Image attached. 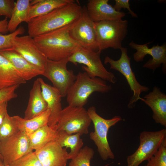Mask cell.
Wrapping results in <instances>:
<instances>
[{
    "mask_svg": "<svg viewBox=\"0 0 166 166\" xmlns=\"http://www.w3.org/2000/svg\"><path fill=\"white\" fill-rule=\"evenodd\" d=\"M82 7L75 0L42 16L29 20V35L34 38L76 22L80 17Z\"/></svg>",
    "mask_w": 166,
    "mask_h": 166,
    "instance_id": "6da1fadb",
    "label": "cell"
},
{
    "mask_svg": "<svg viewBox=\"0 0 166 166\" xmlns=\"http://www.w3.org/2000/svg\"><path fill=\"white\" fill-rule=\"evenodd\" d=\"M74 23L33 38L48 60L58 61L69 58L81 47L69 34Z\"/></svg>",
    "mask_w": 166,
    "mask_h": 166,
    "instance_id": "7a4b0ae2",
    "label": "cell"
},
{
    "mask_svg": "<svg viewBox=\"0 0 166 166\" xmlns=\"http://www.w3.org/2000/svg\"><path fill=\"white\" fill-rule=\"evenodd\" d=\"M112 89L106 81L96 77L91 78L87 73L79 72L66 95V101L69 105L83 107L86 104L90 96L95 92L106 93Z\"/></svg>",
    "mask_w": 166,
    "mask_h": 166,
    "instance_id": "3957f363",
    "label": "cell"
},
{
    "mask_svg": "<svg viewBox=\"0 0 166 166\" xmlns=\"http://www.w3.org/2000/svg\"><path fill=\"white\" fill-rule=\"evenodd\" d=\"M128 22L121 18L94 22L98 51L111 48L120 49L127 35Z\"/></svg>",
    "mask_w": 166,
    "mask_h": 166,
    "instance_id": "277c9868",
    "label": "cell"
},
{
    "mask_svg": "<svg viewBox=\"0 0 166 166\" xmlns=\"http://www.w3.org/2000/svg\"><path fill=\"white\" fill-rule=\"evenodd\" d=\"M88 114L94 125V131L89 134L90 139L97 148L101 159L104 160L113 159L115 156L109 146L107 135L109 129L122 120L120 116H116L109 119H105L98 115L94 106L87 110Z\"/></svg>",
    "mask_w": 166,
    "mask_h": 166,
    "instance_id": "5b68a950",
    "label": "cell"
},
{
    "mask_svg": "<svg viewBox=\"0 0 166 166\" xmlns=\"http://www.w3.org/2000/svg\"><path fill=\"white\" fill-rule=\"evenodd\" d=\"M101 52L81 47L68 58V61L75 65L83 64L82 70L91 78L97 77L115 84L117 79L104 66L101 59Z\"/></svg>",
    "mask_w": 166,
    "mask_h": 166,
    "instance_id": "8992f818",
    "label": "cell"
},
{
    "mask_svg": "<svg viewBox=\"0 0 166 166\" xmlns=\"http://www.w3.org/2000/svg\"><path fill=\"white\" fill-rule=\"evenodd\" d=\"M91 122L87 110L84 107L68 105L62 109L56 129L69 134L79 133L81 136L89 133Z\"/></svg>",
    "mask_w": 166,
    "mask_h": 166,
    "instance_id": "52a82bcc",
    "label": "cell"
},
{
    "mask_svg": "<svg viewBox=\"0 0 166 166\" xmlns=\"http://www.w3.org/2000/svg\"><path fill=\"white\" fill-rule=\"evenodd\" d=\"M120 49L121 55L118 60H115L107 56L105 58L104 63L109 64L110 69L118 71L125 77L133 92V95L128 105V108H132L134 107L135 103L140 100L141 93L148 91L149 89L148 87L141 85L136 79L131 67V58L128 55L127 48L122 47Z\"/></svg>",
    "mask_w": 166,
    "mask_h": 166,
    "instance_id": "ba28073f",
    "label": "cell"
},
{
    "mask_svg": "<svg viewBox=\"0 0 166 166\" xmlns=\"http://www.w3.org/2000/svg\"><path fill=\"white\" fill-rule=\"evenodd\" d=\"M166 137V129L156 131H144L139 136V146L134 153L127 158L126 166H139L150 158L157 150Z\"/></svg>",
    "mask_w": 166,
    "mask_h": 166,
    "instance_id": "9c48e42d",
    "label": "cell"
},
{
    "mask_svg": "<svg viewBox=\"0 0 166 166\" xmlns=\"http://www.w3.org/2000/svg\"><path fill=\"white\" fill-rule=\"evenodd\" d=\"M68 58L58 61L48 60L42 75L51 82L53 86L59 92L62 97L66 96L76 78L73 71L67 69Z\"/></svg>",
    "mask_w": 166,
    "mask_h": 166,
    "instance_id": "30bf717a",
    "label": "cell"
},
{
    "mask_svg": "<svg viewBox=\"0 0 166 166\" xmlns=\"http://www.w3.org/2000/svg\"><path fill=\"white\" fill-rule=\"evenodd\" d=\"M69 34L81 47L98 51L94 22L89 17L86 6L82 7V14L70 28Z\"/></svg>",
    "mask_w": 166,
    "mask_h": 166,
    "instance_id": "8fae6325",
    "label": "cell"
},
{
    "mask_svg": "<svg viewBox=\"0 0 166 166\" xmlns=\"http://www.w3.org/2000/svg\"><path fill=\"white\" fill-rule=\"evenodd\" d=\"M28 136L19 131L0 141V153L4 166H6L33 151Z\"/></svg>",
    "mask_w": 166,
    "mask_h": 166,
    "instance_id": "7c38bea8",
    "label": "cell"
},
{
    "mask_svg": "<svg viewBox=\"0 0 166 166\" xmlns=\"http://www.w3.org/2000/svg\"><path fill=\"white\" fill-rule=\"evenodd\" d=\"M152 42L144 44H139L131 41L129 45L132 49L136 50L133 54L134 61L138 62L143 61L145 56L149 54L152 57L143 65L144 68L153 70L154 71L162 64V70L165 74L166 70V44L161 45L158 44L149 48L148 45Z\"/></svg>",
    "mask_w": 166,
    "mask_h": 166,
    "instance_id": "4fadbf2b",
    "label": "cell"
},
{
    "mask_svg": "<svg viewBox=\"0 0 166 166\" xmlns=\"http://www.w3.org/2000/svg\"><path fill=\"white\" fill-rule=\"evenodd\" d=\"M11 48L30 64L44 71L48 59L39 49L33 38L29 35L17 36Z\"/></svg>",
    "mask_w": 166,
    "mask_h": 166,
    "instance_id": "5bb4252c",
    "label": "cell"
},
{
    "mask_svg": "<svg viewBox=\"0 0 166 166\" xmlns=\"http://www.w3.org/2000/svg\"><path fill=\"white\" fill-rule=\"evenodd\" d=\"M34 152L42 166H66L68 152L56 141L50 142Z\"/></svg>",
    "mask_w": 166,
    "mask_h": 166,
    "instance_id": "9a60e30c",
    "label": "cell"
},
{
    "mask_svg": "<svg viewBox=\"0 0 166 166\" xmlns=\"http://www.w3.org/2000/svg\"><path fill=\"white\" fill-rule=\"evenodd\" d=\"M0 54L10 62L20 76L28 81L39 75L44 71L31 64L11 48L0 50Z\"/></svg>",
    "mask_w": 166,
    "mask_h": 166,
    "instance_id": "2e32d148",
    "label": "cell"
},
{
    "mask_svg": "<svg viewBox=\"0 0 166 166\" xmlns=\"http://www.w3.org/2000/svg\"><path fill=\"white\" fill-rule=\"evenodd\" d=\"M39 79L42 95L47 103L48 108L50 111L47 125L56 129V126L62 110L61 103L62 97L56 88L45 82L42 78H39Z\"/></svg>",
    "mask_w": 166,
    "mask_h": 166,
    "instance_id": "e0dca14e",
    "label": "cell"
},
{
    "mask_svg": "<svg viewBox=\"0 0 166 166\" xmlns=\"http://www.w3.org/2000/svg\"><path fill=\"white\" fill-rule=\"evenodd\" d=\"M109 0H89L86 6L88 14L94 22L122 18L125 13L116 11Z\"/></svg>",
    "mask_w": 166,
    "mask_h": 166,
    "instance_id": "ac0fdd59",
    "label": "cell"
},
{
    "mask_svg": "<svg viewBox=\"0 0 166 166\" xmlns=\"http://www.w3.org/2000/svg\"><path fill=\"white\" fill-rule=\"evenodd\" d=\"M140 100L149 107L152 113V117L155 123L166 127V95L160 88L155 86L152 91Z\"/></svg>",
    "mask_w": 166,
    "mask_h": 166,
    "instance_id": "d6986e66",
    "label": "cell"
},
{
    "mask_svg": "<svg viewBox=\"0 0 166 166\" xmlns=\"http://www.w3.org/2000/svg\"><path fill=\"white\" fill-rule=\"evenodd\" d=\"M48 108L47 105L42 95L39 78L35 80L30 92L27 106L23 118L29 120L41 114Z\"/></svg>",
    "mask_w": 166,
    "mask_h": 166,
    "instance_id": "ffe728a7",
    "label": "cell"
},
{
    "mask_svg": "<svg viewBox=\"0 0 166 166\" xmlns=\"http://www.w3.org/2000/svg\"><path fill=\"white\" fill-rule=\"evenodd\" d=\"M73 0H30L26 21L27 23L33 18L45 15L58 8L74 2Z\"/></svg>",
    "mask_w": 166,
    "mask_h": 166,
    "instance_id": "44dd1931",
    "label": "cell"
},
{
    "mask_svg": "<svg viewBox=\"0 0 166 166\" xmlns=\"http://www.w3.org/2000/svg\"><path fill=\"white\" fill-rule=\"evenodd\" d=\"M26 83L9 60L0 54V89Z\"/></svg>",
    "mask_w": 166,
    "mask_h": 166,
    "instance_id": "7402d4cb",
    "label": "cell"
},
{
    "mask_svg": "<svg viewBox=\"0 0 166 166\" xmlns=\"http://www.w3.org/2000/svg\"><path fill=\"white\" fill-rule=\"evenodd\" d=\"M50 114V110L47 108L40 115L30 119L26 120L18 116L12 117L19 131L28 135L47 125Z\"/></svg>",
    "mask_w": 166,
    "mask_h": 166,
    "instance_id": "603a6c76",
    "label": "cell"
},
{
    "mask_svg": "<svg viewBox=\"0 0 166 166\" xmlns=\"http://www.w3.org/2000/svg\"><path fill=\"white\" fill-rule=\"evenodd\" d=\"M58 133V130L47 124L28 136L32 148L36 150L50 142L56 141Z\"/></svg>",
    "mask_w": 166,
    "mask_h": 166,
    "instance_id": "cb8c5ba5",
    "label": "cell"
},
{
    "mask_svg": "<svg viewBox=\"0 0 166 166\" xmlns=\"http://www.w3.org/2000/svg\"><path fill=\"white\" fill-rule=\"evenodd\" d=\"M59 131L57 141L62 147L69 148L70 151L68 153V160L75 157L83 148L84 142L79 133L69 134L62 131Z\"/></svg>",
    "mask_w": 166,
    "mask_h": 166,
    "instance_id": "d4e9b609",
    "label": "cell"
},
{
    "mask_svg": "<svg viewBox=\"0 0 166 166\" xmlns=\"http://www.w3.org/2000/svg\"><path fill=\"white\" fill-rule=\"evenodd\" d=\"M30 0H17L15 3L12 14L8 22L9 32L15 31L22 22H26L30 6Z\"/></svg>",
    "mask_w": 166,
    "mask_h": 166,
    "instance_id": "484cf974",
    "label": "cell"
},
{
    "mask_svg": "<svg viewBox=\"0 0 166 166\" xmlns=\"http://www.w3.org/2000/svg\"><path fill=\"white\" fill-rule=\"evenodd\" d=\"M94 154L93 150L88 146L82 148L78 154L71 159L69 166H90Z\"/></svg>",
    "mask_w": 166,
    "mask_h": 166,
    "instance_id": "4316f807",
    "label": "cell"
},
{
    "mask_svg": "<svg viewBox=\"0 0 166 166\" xmlns=\"http://www.w3.org/2000/svg\"><path fill=\"white\" fill-rule=\"evenodd\" d=\"M20 131L12 117L7 113L0 125V141L7 139Z\"/></svg>",
    "mask_w": 166,
    "mask_h": 166,
    "instance_id": "83f0119b",
    "label": "cell"
},
{
    "mask_svg": "<svg viewBox=\"0 0 166 166\" xmlns=\"http://www.w3.org/2000/svg\"><path fill=\"white\" fill-rule=\"evenodd\" d=\"M144 166H166V137Z\"/></svg>",
    "mask_w": 166,
    "mask_h": 166,
    "instance_id": "f1b7e54d",
    "label": "cell"
},
{
    "mask_svg": "<svg viewBox=\"0 0 166 166\" xmlns=\"http://www.w3.org/2000/svg\"><path fill=\"white\" fill-rule=\"evenodd\" d=\"M25 29L23 26H20L13 32L8 34L0 33V50L12 48L13 41L15 38L19 35L23 34Z\"/></svg>",
    "mask_w": 166,
    "mask_h": 166,
    "instance_id": "f546056e",
    "label": "cell"
},
{
    "mask_svg": "<svg viewBox=\"0 0 166 166\" xmlns=\"http://www.w3.org/2000/svg\"><path fill=\"white\" fill-rule=\"evenodd\" d=\"M6 166H42L34 152H32Z\"/></svg>",
    "mask_w": 166,
    "mask_h": 166,
    "instance_id": "4dcf8cb0",
    "label": "cell"
},
{
    "mask_svg": "<svg viewBox=\"0 0 166 166\" xmlns=\"http://www.w3.org/2000/svg\"><path fill=\"white\" fill-rule=\"evenodd\" d=\"M20 85H16L7 88L0 89V103L8 101L16 98L18 94L15 93L16 90Z\"/></svg>",
    "mask_w": 166,
    "mask_h": 166,
    "instance_id": "1f68e13d",
    "label": "cell"
},
{
    "mask_svg": "<svg viewBox=\"0 0 166 166\" xmlns=\"http://www.w3.org/2000/svg\"><path fill=\"white\" fill-rule=\"evenodd\" d=\"M15 3L14 0H0V16L10 18Z\"/></svg>",
    "mask_w": 166,
    "mask_h": 166,
    "instance_id": "d6a6232c",
    "label": "cell"
},
{
    "mask_svg": "<svg viewBox=\"0 0 166 166\" xmlns=\"http://www.w3.org/2000/svg\"><path fill=\"white\" fill-rule=\"evenodd\" d=\"M129 0H115V4L113 6L115 9L118 12L120 11L122 8L127 9L129 11V13L132 17L136 18L137 15L134 13L130 8V4Z\"/></svg>",
    "mask_w": 166,
    "mask_h": 166,
    "instance_id": "836d02e7",
    "label": "cell"
},
{
    "mask_svg": "<svg viewBox=\"0 0 166 166\" xmlns=\"http://www.w3.org/2000/svg\"><path fill=\"white\" fill-rule=\"evenodd\" d=\"M7 106L8 101L0 103V125L2 122L6 114L8 113Z\"/></svg>",
    "mask_w": 166,
    "mask_h": 166,
    "instance_id": "e575fe53",
    "label": "cell"
},
{
    "mask_svg": "<svg viewBox=\"0 0 166 166\" xmlns=\"http://www.w3.org/2000/svg\"><path fill=\"white\" fill-rule=\"evenodd\" d=\"M8 21L7 18H5L4 19L0 20V33L5 34L9 32L8 29Z\"/></svg>",
    "mask_w": 166,
    "mask_h": 166,
    "instance_id": "d590c367",
    "label": "cell"
},
{
    "mask_svg": "<svg viewBox=\"0 0 166 166\" xmlns=\"http://www.w3.org/2000/svg\"><path fill=\"white\" fill-rule=\"evenodd\" d=\"M0 166H4L2 160L0 158Z\"/></svg>",
    "mask_w": 166,
    "mask_h": 166,
    "instance_id": "8d00e7d4",
    "label": "cell"
},
{
    "mask_svg": "<svg viewBox=\"0 0 166 166\" xmlns=\"http://www.w3.org/2000/svg\"><path fill=\"white\" fill-rule=\"evenodd\" d=\"M0 158H1V159H2V156H1V154H0Z\"/></svg>",
    "mask_w": 166,
    "mask_h": 166,
    "instance_id": "74e56055",
    "label": "cell"
}]
</instances>
